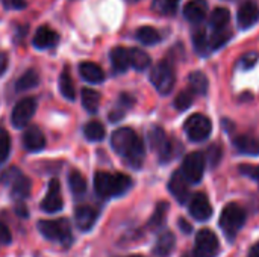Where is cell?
I'll return each mask as SVG.
<instances>
[{
  "mask_svg": "<svg viewBox=\"0 0 259 257\" xmlns=\"http://www.w3.org/2000/svg\"><path fill=\"white\" fill-rule=\"evenodd\" d=\"M127 2H138V0H127Z\"/></svg>",
  "mask_w": 259,
  "mask_h": 257,
  "instance_id": "obj_51",
  "label": "cell"
},
{
  "mask_svg": "<svg viewBox=\"0 0 259 257\" xmlns=\"http://www.w3.org/2000/svg\"><path fill=\"white\" fill-rule=\"evenodd\" d=\"M39 83V74L35 71V70H27L24 74L20 76V79L17 80L15 83V89L18 92H23V91H27V89H32L35 88L36 85Z\"/></svg>",
  "mask_w": 259,
  "mask_h": 257,
  "instance_id": "obj_29",
  "label": "cell"
},
{
  "mask_svg": "<svg viewBox=\"0 0 259 257\" xmlns=\"http://www.w3.org/2000/svg\"><path fill=\"white\" fill-rule=\"evenodd\" d=\"M208 12V3L205 0H191L184 8V15L191 23H200Z\"/></svg>",
  "mask_w": 259,
  "mask_h": 257,
  "instance_id": "obj_20",
  "label": "cell"
},
{
  "mask_svg": "<svg viewBox=\"0 0 259 257\" xmlns=\"http://www.w3.org/2000/svg\"><path fill=\"white\" fill-rule=\"evenodd\" d=\"M0 183L9 186L11 197L15 201H24L30 195V179L26 177L18 168H9L0 176Z\"/></svg>",
  "mask_w": 259,
  "mask_h": 257,
  "instance_id": "obj_4",
  "label": "cell"
},
{
  "mask_svg": "<svg viewBox=\"0 0 259 257\" xmlns=\"http://www.w3.org/2000/svg\"><path fill=\"white\" fill-rule=\"evenodd\" d=\"M193 42H194V48H196V52H197L199 55L206 56V55L209 53V50H211V47H209V39L206 38V33H205L203 29L194 32V35H193Z\"/></svg>",
  "mask_w": 259,
  "mask_h": 257,
  "instance_id": "obj_34",
  "label": "cell"
},
{
  "mask_svg": "<svg viewBox=\"0 0 259 257\" xmlns=\"http://www.w3.org/2000/svg\"><path fill=\"white\" fill-rule=\"evenodd\" d=\"M238 171L243 176H247L252 180H255L259 186V165H247V164H244V165H240L238 167Z\"/></svg>",
  "mask_w": 259,
  "mask_h": 257,
  "instance_id": "obj_40",
  "label": "cell"
},
{
  "mask_svg": "<svg viewBox=\"0 0 259 257\" xmlns=\"http://www.w3.org/2000/svg\"><path fill=\"white\" fill-rule=\"evenodd\" d=\"M99 211L93 206H79L74 211V223L79 230L90 232L97 223Z\"/></svg>",
  "mask_w": 259,
  "mask_h": 257,
  "instance_id": "obj_15",
  "label": "cell"
},
{
  "mask_svg": "<svg viewBox=\"0 0 259 257\" xmlns=\"http://www.w3.org/2000/svg\"><path fill=\"white\" fill-rule=\"evenodd\" d=\"M220 227L223 229L225 235L232 241L238 232L243 229V226L246 224V212L240 204L235 203H229L220 215Z\"/></svg>",
  "mask_w": 259,
  "mask_h": 257,
  "instance_id": "obj_5",
  "label": "cell"
},
{
  "mask_svg": "<svg viewBox=\"0 0 259 257\" xmlns=\"http://www.w3.org/2000/svg\"><path fill=\"white\" fill-rule=\"evenodd\" d=\"M23 147L30 153L41 151L46 147V138L42 132L35 126L27 127L23 133Z\"/></svg>",
  "mask_w": 259,
  "mask_h": 257,
  "instance_id": "obj_18",
  "label": "cell"
},
{
  "mask_svg": "<svg viewBox=\"0 0 259 257\" xmlns=\"http://www.w3.org/2000/svg\"><path fill=\"white\" fill-rule=\"evenodd\" d=\"M179 227L182 229V232L185 233V235H190L191 233V230H193V227L184 220V218H181V221H179Z\"/></svg>",
  "mask_w": 259,
  "mask_h": 257,
  "instance_id": "obj_45",
  "label": "cell"
},
{
  "mask_svg": "<svg viewBox=\"0 0 259 257\" xmlns=\"http://www.w3.org/2000/svg\"><path fill=\"white\" fill-rule=\"evenodd\" d=\"M193 101H194V92L191 89H184L176 95L175 108L182 112V111H187L193 105Z\"/></svg>",
  "mask_w": 259,
  "mask_h": 257,
  "instance_id": "obj_36",
  "label": "cell"
},
{
  "mask_svg": "<svg viewBox=\"0 0 259 257\" xmlns=\"http://www.w3.org/2000/svg\"><path fill=\"white\" fill-rule=\"evenodd\" d=\"M258 59H259V55L256 53V52L246 53V55L238 61V67H240L241 70H250V68H253V67L256 65Z\"/></svg>",
  "mask_w": 259,
  "mask_h": 257,
  "instance_id": "obj_39",
  "label": "cell"
},
{
  "mask_svg": "<svg viewBox=\"0 0 259 257\" xmlns=\"http://www.w3.org/2000/svg\"><path fill=\"white\" fill-rule=\"evenodd\" d=\"M79 74L88 83H102L105 80V71L96 62H82L79 65Z\"/></svg>",
  "mask_w": 259,
  "mask_h": 257,
  "instance_id": "obj_21",
  "label": "cell"
},
{
  "mask_svg": "<svg viewBox=\"0 0 259 257\" xmlns=\"http://www.w3.org/2000/svg\"><path fill=\"white\" fill-rule=\"evenodd\" d=\"M149 142H150V147L152 150L158 155L159 161L162 164L171 161L173 158V144L170 141V138L167 136L165 130L162 127H152L150 132H149Z\"/></svg>",
  "mask_w": 259,
  "mask_h": 257,
  "instance_id": "obj_9",
  "label": "cell"
},
{
  "mask_svg": "<svg viewBox=\"0 0 259 257\" xmlns=\"http://www.w3.org/2000/svg\"><path fill=\"white\" fill-rule=\"evenodd\" d=\"M3 3L8 9H23L27 5L26 0H3Z\"/></svg>",
  "mask_w": 259,
  "mask_h": 257,
  "instance_id": "obj_43",
  "label": "cell"
},
{
  "mask_svg": "<svg viewBox=\"0 0 259 257\" xmlns=\"http://www.w3.org/2000/svg\"><path fill=\"white\" fill-rule=\"evenodd\" d=\"M234 147L246 156H259V138L253 135H240L234 139Z\"/></svg>",
  "mask_w": 259,
  "mask_h": 257,
  "instance_id": "obj_19",
  "label": "cell"
},
{
  "mask_svg": "<svg viewBox=\"0 0 259 257\" xmlns=\"http://www.w3.org/2000/svg\"><path fill=\"white\" fill-rule=\"evenodd\" d=\"M111 64L115 73H124L131 67V58H129V50L124 47H114L109 53Z\"/></svg>",
  "mask_w": 259,
  "mask_h": 257,
  "instance_id": "obj_23",
  "label": "cell"
},
{
  "mask_svg": "<svg viewBox=\"0 0 259 257\" xmlns=\"http://www.w3.org/2000/svg\"><path fill=\"white\" fill-rule=\"evenodd\" d=\"M205 164H206L205 156L200 151H193L188 156H185V159L182 162V167H181V173L184 174V177L187 179L188 183L197 185L203 179Z\"/></svg>",
  "mask_w": 259,
  "mask_h": 257,
  "instance_id": "obj_8",
  "label": "cell"
},
{
  "mask_svg": "<svg viewBox=\"0 0 259 257\" xmlns=\"http://www.w3.org/2000/svg\"><path fill=\"white\" fill-rule=\"evenodd\" d=\"M184 130L190 141L202 142L209 138V135L212 132V123L203 114H193L187 118V121L184 124Z\"/></svg>",
  "mask_w": 259,
  "mask_h": 257,
  "instance_id": "obj_7",
  "label": "cell"
},
{
  "mask_svg": "<svg viewBox=\"0 0 259 257\" xmlns=\"http://www.w3.org/2000/svg\"><path fill=\"white\" fill-rule=\"evenodd\" d=\"M237 20H238V26L241 29H249L252 27L256 21L259 20V8L258 5L252 0H247L244 2L240 9H238V15H237Z\"/></svg>",
  "mask_w": 259,
  "mask_h": 257,
  "instance_id": "obj_17",
  "label": "cell"
},
{
  "mask_svg": "<svg viewBox=\"0 0 259 257\" xmlns=\"http://www.w3.org/2000/svg\"><path fill=\"white\" fill-rule=\"evenodd\" d=\"M137 39L144 45H155L161 41V35L155 27L143 26L137 30Z\"/></svg>",
  "mask_w": 259,
  "mask_h": 257,
  "instance_id": "obj_31",
  "label": "cell"
},
{
  "mask_svg": "<svg viewBox=\"0 0 259 257\" xmlns=\"http://www.w3.org/2000/svg\"><path fill=\"white\" fill-rule=\"evenodd\" d=\"M11 241H12V233H11L9 227L0 221V244L8 245V244H11Z\"/></svg>",
  "mask_w": 259,
  "mask_h": 257,
  "instance_id": "obj_41",
  "label": "cell"
},
{
  "mask_svg": "<svg viewBox=\"0 0 259 257\" xmlns=\"http://www.w3.org/2000/svg\"><path fill=\"white\" fill-rule=\"evenodd\" d=\"M58 41H59V35L56 30H53L49 26H41L35 32L32 44L38 50H46V48L55 47L58 44Z\"/></svg>",
  "mask_w": 259,
  "mask_h": 257,
  "instance_id": "obj_16",
  "label": "cell"
},
{
  "mask_svg": "<svg viewBox=\"0 0 259 257\" xmlns=\"http://www.w3.org/2000/svg\"><path fill=\"white\" fill-rule=\"evenodd\" d=\"M179 0H153L152 8L161 15H173L178 9Z\"/></svg>",
  "mask_w": 259,
  "mask_h": 257,
  "instance_id": "obj_35",
  "label": "cell"
},
{
  "mask_svg": "<svg viewBox=\"0 0 259 257\" xmlns=\"http://www.w3.org/2000/svg\"><path fill=\"white\" fill-rule=\"evenodd\" d=\"M38 232L49 241L59 242L64 247H70L73 242V233L70 223L65 218L59 220H41L36 224Z\"/></svg>",
  "mask_w": 259,
  "mask_h": 257,
  "instance_id": "obj_3",
  "label": "cell"
},
{
  "mask_svg": "<svg viewBox=\"0 0 259 257\" xmlns=\"http://www.w3.org/2000/svg\"><path fill=\"white\" fill-rule=\"evenodd\" d=\"M167 212H168V203L167 201H159L155 208V212L149 221V227L152 230H159L164 227L165 224V218H167Z\"/></svg>",
  "mask_w": 259,
  "mask_h": 257,
  "instance_id": "obj_28",
  "label": "cell"
},
{
  "mask_svg": "<svg viewBox=\"0 0 259 257\" xmlns=\"http://www.w3.org/2000/svg\"><path fill=\"white\" fill-rule=\"evenodd\" d=\"M231 14L226 8H215L211 14V26L214 27V30H220L225 29L229 23Z\"/></svg>",
  "mask_w": 259,
  "mask_h": 257,
  "instance_id": "obj_33",
  "label": "cell"
},
{
  "mask_svg": "<svg viewBox=\"0 0 259 257\" xmlns=\"http://www.w3.org/2000/svg\"><path fill=\"white\" fill-rule=\"evenodd\" d=\"M188 82H190V89L196 94H206L208 91V77L202 73V71H194L190 74L188 77Z\"/></svg>",
  "mask_w": 259,
  "mask_h": 257,
  "instance_id": "obj_32",
  "label": "cell"
},
{
  "mask_svg": "<svg viewBox=\"0 0 259 257\" xmlns=\"http://www.w3.org/2000/svg\"><path fill=\"white\" fill-rule=\"evenodd\" d=\"M36 108H38V105H36V100L33 97H24L20 101H17V105L14 106V109L11 112L12 126L17 129L26 127L27 123L33 118Z\"/></svg>",
  "mask_w": 259,
  "mask_h": 257,
  "instance_id": "obj_11",
  "label": "cell"
},
{
  "mask_svg": "<svg viewBox=\"0 0 259 257\" xmlns=\"http://www.w3.org/2000/svg\"><path fill=\"white\" fill-rule=\"evenodd\" d=\"M82 97V106L85 108L87 112L96 114L100 108V94L91 88H83L80 92Z\"/></svg>",
  "mask_w": 259,
  "mask_h": 257,
  "instance_id": "obj_25",
  "label": "cell"
},
{
  "mask_svg": "<svg viewBox=\"0 0 259 257\" xmlns=\"http://www.w3.org/2000/svg\"><path fill=\"white\" fill-rule=\"evenodd\" d=\"M129 257H144V256H140V254H134V256H129Z\"/></svg>",
  "mask_w": 259,
  "mask_h": 257,
  "instance_id": "obj_49",
  "label": "cell"
},
{
  "mask_svg": "<svg viewBox=\"0 0 259 257\" xmlns=\"http://www.w3.org/2000/svg\"><path fill=\"white\" fill-rule=\"evenodd\" d=\"M8 64H9L8 55L5 52H0V76H3L5 71L8 70Z\"/></svg>",
  "mask_w": 259,
  "mask_h": 257,
  "instance_id": "obj_44",
  "label": "cell"
},
{
  "mask_svg": "<svg viewBox=\"0 0 259 257\" xmlns=\"http://www.w3.org/2000/svg\"><path fill=\"white\" fill-rule=\"evenodd\" d=\"M188 211H190V215L196 221H200V223L208 221L214 214V209H212V206L209 203V198L203 192H199V194L191 197Z\"/></svg>",
  "mask_w": 259,
  "mask_h": 257,
  "instance_id": "obj_13",
  "label": "cell"
},
{
  "mask_svg": "<svg viewBox=\"0 0 259 257\" xmlns=\"http://www.w3.org/2000/svg\"><path fill=\"white\" fill-rule=\"evenodd\" d=\"M231 38V32L229 30H225V29H220V30H214L211 39H209V47L211 50H217L220 48L222 45H225Z\"/></svg>",
  "mask_w": 259,
  "mask_h": 257,
  "instance_id": "obj_37",
  "label": "cell"
},
{
  "mask_svg": "<svg viewBox=\"0 0 259 257\" xmlns=\"http://www.w3.org/2000/svg\"><path fill=\"white\" fill-rule=\"evenodd\" d=\"M112 150L124 158V161L132 168H141L146 156V148L143 139L131 127H121L112 132L111 135Z\"/></svg>",
  "mask_w": 259,
  "mask_h": 257,
  "instance_id": "obj_1",
  "label": "cell"
},
{
  "mask_svg": "<svg viewBox=\"0 0 259 257\" xmlns=\"http://www.w3.org/2000/svg\"><path fill=\"white\" fill-rule=\"evenodd\" d=\"M176 247V238L171 232H164L156 239L153 247V254L156 257H168Z\"/></svg>",
  "mask_w": 259,
  "mask_h": 257,
  "instance_id": "obj_22",
  "label": "cell"
},
{
  "mask_svg": "<svg viewBox=\"0 0 259 257\" xmlns=\"http://www.w3.org/2000/svg\"><path fill=\"white\" fill-rule=\"evenodd\" d=\"M132 188V179L121 173H105L97 171L94 174V189L102 198L121 197Z\"/></svg>",
  "mask_w": 259,
  "mask_h": 257,
  "instance_id": "obj_2",
  "label": "cell"
},
{
  "mask_svg": "<svg viewBox=\"0 0 259 257\" xmlns=\"http://www.w3.org/2000/svg\"><path fill=\"white\" fill-rule=\"evenodd\" d=\"M59 91L62 97L68 101H73L76 98V88H74V82L70 76L68 68H65L59 76Z\"/></svg>",
  "mask_w": 259,
  "mask_h": 257,
  "instance_id": "obj_24",
  "label": "cell"
},
{
  "mask_svg": "<svg viewBox=\"0 0 259 257\" xmlns=\"http://www.w3.org/2000/svg\"><path fill=\"white\" fill-rule=\"evenodd\" d=\"M15 211H17V214H18L21 218H27V217H29V212H27L26 206H23L21 203H18V206L15 208Z\"/></svg>",
  "mask_w": 259,
  "mask_h": 257,
  "instance_id": "obj_47",
  "label": "cell"
},
{
  "mask_svg": "<svg viewBox=\"0 0 259 257\" xmlns=\"http://www.w3.org/2000/svg\"><path fill=\"white\" fill-rule=\"evenodd\" d=\"M220 251V242L217 235L209 229H202L196 235L194 257H217Z\"/></svg>",
  "mask_w": 259,
  "mask_h": 257,
  "instance_id": "obj_10",
  "label": "cell"
},
{
  "mask_svg": "<svg viewBox=\"0 0 259 257\" xmlns=\"http://www.w3.org/2000/svg\"><path fill=\"white\" fill-rule=\"evenodd\" d=\"M150 82L159 94L162 95L170 94L176 83V76L171 65L167 61L158 62L150 71Z\"/></svg>",
  "mask_w": 259,
  "mask_h": 257,
  "instance_id": "obj_6",
  "label": "cell"
},
{
  "mask_svg": "<svg viewBox=\"0 0 259 257\" xmlns=\"http://www.w3.org/2000/svg\"><path fill=\"white\" fill-rule=\"evenodd\" d=\"M129 58H131V67H134L137 71H144L152 64L150 56L141 48H129Z\"/></svg>",
  "mask_w": 259,
  "mask_h": 257,
  "instance_id": "obj_26",
  "label": "cell"
},
{
  "mask_svg": "<svg viewBox=\"0 0 259 257\" xmlns=\"http://www.w3.org/2000/svg\"><path fill=\"white\" fill-rule=\"evenodd\" d=\"M208 156H209V161H211V165H217L219 164V161H220V158H222V151H220V148L217 147V145H211V148L208 150Z\"/></svg>",
  "mask_w": 259,
  "mask_h": 257,
  "instance_id": "obj_42",
  "label": "cell"
},
{
  "mask_svg": "<svg viewBox=\"0 0 259 257\" xmlns=\"http://www.w3.org/2000/svg\"><path fill=\"white\" fill-rule=\"evenodd\" d=\"M123 115H124V112H123V111H120V109H117V111H114V112H111V114H109V120L115 123V121L121 120V118H123Z\"/></svg>",
  "mask_w": 259,
  "mask_h": 257,
  "instance_id": "obj_46",
  "label": "cell"
},
{
  "mask_svg": "<svg viewBox=\"0 0 259 257\" xmlns=\"http://www.w3.org/2000/svg\"><path fill=\"white\" fill-rule=\"evenodd\" d=\"M182 257H194V256H190V254H184Z\"/></svg>",
  "mask_w": 259,
  "mask_h": 257,
  "instance_id": "obj_50",
  "label": "cell"
},
{
  "mask_svg": "<svg viewBox=\"0 0 259 257\" xmlns=\"http://www.w3.org/2000/svg\"><path fill=\"white\" fill-rule=\"evenodd\" d=\"M11 153V138L8 135V132L0 127V165L9 158Z\"/></svg>",
  "mask_w": 259,
  "mask_h": 257,
  "instance_id": "obj_38",
  "label": "cell"
},
{
  "mask_svg": "<svg viewBox=\"0 0 259 257\" xmlns=\"http://www.w3.org/2000/svg\"><path fill=\"white\" fill-rule=\"evenodd\" d=\"M249 257H259V242H256V244L249 250Z\"/></svg>",
  "mask_w": 259,
  "mask_h": 257,
  "instance_id": "obj_48",
  "label": "cell"
},
{
  "mask_svg": "<svg viewBox=\"0 0 259 257\" xmlns=\"http://www.w3.org/2000/svg\"><path fill=\"white\" fill-rule=\"evenodd\" d=\"M106 135V130H105V126L97 121V120H93L90 121L85 127H83V136L91 141V142H100Z\"/></svg>",
  "mask_w": 259,
  "mask_h": 257,
  "instance_id": "obj_27",
  "label": "cell"
},
{
  "mask_svg": "<svg viewBox=\"0 0 259 257\" xmlns=\"http://www.w3.org/2000/svg\"><path fill=\"white\" fill-rule=\"evenodd\" d=\"M68 188L73 192V195H76V197H80V195H83L87 192V180L77 170L70 171V174H68Z\"/></svg>",
  "mask_w": 259,
  "mask_h": 257,
  "instance_id": "obj_30",
  "label": "cell"
},
{
  "mask_svg": "<svg viewBox=\"0 0 259 257\" xmlns=\"http://www.w3.org/2000/svg\"><path fill=\"white\" fill-rule=\"evenodd\" d=\"M41 211L47 214H56L62 209L64 200H62V192H61V185L56 179H52L49 183V189L46 197L41 201Z\"/></svg>",
  "mask_w": 259,
  "mask_h": 257,
  "instance_id": "obj_12",
  "label": "cell"
},
{
  "mask_svg": "<svg viewBox=\"0 0 259 257\" xmlns=\"http://www.w3.org/2000/svg\"><path fill=\"white\" fill-rule=\"evenodd\" d=\"M168 191L171 192V195L176 198L178 203L184 204L188 201L190 198V188H188V182L184 177V174L179 171L173 173V176L168 180Z\"/></svg>",
  "mask_w": 259,
  "mask_h": 257,
  "instance_id": "obj_14",
  "label": "cell"
}]
</instances>
